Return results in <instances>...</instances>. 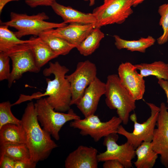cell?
<instances>
[{
  "label": "cell",
  "mask_w": 168,
  "mask_h": 168,
  "mask_svg": "<svg viewBox=\"0 0 168 168\" xmlns=\"http://www.w3.org/2000/svg\"><path fill=\"white\" fill-rule=\"evenodd\" d=\"M21 120L31 159L36 163L46 159L58 145L51 135L41 128L33 102L27 104Z\"/></svg>",
  "instance_id": "1"
},
{
  "label": "cell",
  "mask_w": 168,
  "mask_h": 168,
  "mask_svg": "<svg viewBox=\"0 0 168 168\" xmlns=\"http://www.w3.org/2000/svg\"><path fill=\"white\" fill-rule=\"evenodd\" d=\"M69 69L61 65L58 62H50L49 67L43 71L46 77L51 74L54 76L53 80L46 78L47 86L45 92L34 96L38 99L41 96H48L47 102L57 111L64 112L70 109L72 93L70 83L66 78V74Z\"/></svg>",
  "instance_id": "2"
},
{
  "label": "cell",
  "mask_w": 168,
  "mask_h": 168,
  "mask_svg": "<svg viewBox=\"0 0 168 168\" xmlns=\"http://www.w3.org/2000/svg\"><path fill=\"white\" fill-rule=\"evenodd\" d=\"M105 95L107 106L110 109L116 110L123 124H127L130 113L136 108V101L122 85L118 75L108 76Z\"/></svg>",
  "instance_id": "3"
},
{
  "label": "cell",
  "mask_w": 168,
  "mask_h": 168,
  "mask_svg": "<svg viewBox=\"0 0 168 168\" xmlns=\"http://www.w3.org/2000/svg\"><path fill=\"white\" fill-rule=\"evenodd\" d=\"M48 19L49 17L44 12L31 16L11 12L10 20L2 22L1 24L6 25L16 29L17 31L14 33L20 39L29 35L38 36L44 31L67 25L63 22L56 23L45 21Z\"/></svg>",
  "instance_id": "4"
},
{
  "label": "cell",
  "mask_w": 168,
  "mask_h": 168,
  "mask_svg": "<svg viewBox=\"0 0 168 168\" xmlns=\"http://www.w3.org/2000/svg\"><path fill=\"white\" fill-rule=\"evenodd\" d=\"M35 105L37 120L43 129L56 140L59 139V132L65 123L81 119L71 109L66 113L55 111L45 98H39Z\"/></svg>",
  "instance_id": "5"
},
{
  "label": "cell",
  "mask_w": 168,
  "mask_h": 168,
  "mask_svg": "<svg viewBox=\"0 0 168 168\" xmlns=\"http://www.w3.org/2000/svg\"><path fill=\"white\" fill-rule=\"evenodd\" d=\"M133 0H104L92 13L96 18L95 27L123 23L133 12Z\"/></svg>",
  "instance_id": "6"
},
{
  "label": "cell",
  "mask_w": 168,
  "mask_h": 168,
  "mask_svg": "<svg viewBox=\"0 0 168 168\" xmlns=\"http://www.w3.org/2000/svg\"><path fill=\"white\" fill-rule=\"evenodd\" d=\"M151 110V115L147 120L142 123L137 121L136 115L133 113L130 116V119L134 123V129L132 132L127 131L120 125L117 133L124 136L127 142L136 149L143 142H152L160 111V108L154 104L146 102Z\"/></svg>",
  "instance_id": "7"
},
{
  "label": "cell",
  "mask_w": 168,
  "mask_h": 168,
  "mask_svg": "<svg viewBox=\"0 0 168 168\" xmlns=\"http://www.w3.org/2000/svg\"><path fill=\"white\" fill-rule=\"evenodd\" d=\"M122 123L121 120L118 117L114 116L107 121L102 122L97 115L93 114L82 119L72 121L70 126L79 129L81 135L89 136L97 142L102 138L117 133Z\"/></svg>",
  "instance_id": "8"
},
{
  "label": "cell",
  "mask_w": 168,
  "mask_h": 168,
  "mask_svg": "<svg viewBox=\"0 0 168 168\" xmlns=\"http://www.w3.org/2000/svg\"><path fill=\"white\" fill-rule=\"evenodd\" d=\"M97 73L95 64L86 60L78 62L75 71L70 74L66 75L70 85L71 105H77L86 88L97 77Z\"/></svg>",
  "instance_id": "9"
},
{
  "label": "cell",
  "mask_w": 168,
  "mask_h": 168,
  "mask_svg": "<svg viewBox=\"0 0 168 168\" xmlns=\"http://www.w3.org/2000/svg\"><path fill=\"white\" fill-rule=\"evenodd\" d=\"M118 134L117 133H114L104 138L103 144L106 147V150L98 154V161L116 160L119 161L124 168L133 167L132 160L136 155L135 149L127 141L122 145L118 144Z\"/></svg>",
  "instance_id": "10"
},
{
  "label": "cell",
  "mask_w": 168,
  "mask_h": 168,
  "mask_svg": "<svg viewBox=\"0 0 168 168\" xmlns=\"http://www.w3.org/2000/svg\"><path fill=\"white\" fill-rule=\"evenodd\" d=\"M160 111L152 142L153 150L160 155V161L168 168V110L164 102L160 107Z\"/></svg>",
  "instance_id": "11"
},
{
  "label": "cell",
  "mask_w": 168,
  "mask_h": 168,
  "mask_svg": "<svg viewBox=\"0 0 168 168\" xmlns=\"http://www.w3.org/2000/svg\"><path fill=\"white\" fill-rule=\"evenodd\" d=\"M135 65L129 62L119 66L118 75L123 86L135 100L142 99L145 91V81L137 71Z\"/></svg>",
  "instance_id": "12"
},
{
  "label": "cell",
  "mask_w": 168,
  "mask_h": 168,
  "mask_svg": "<svg viewBox=\"0 0 168 168\" xmlns=\"http://www.w3.org/2000/svg\"><path fill=\"white\" fill-rule=\"evenodd\" d=\"M105 91V83L97 77L86 88L76 105L85 117L95 114L100 98Z\"/></svg>",
  "instance_id": "13"
},
{
  "label": "cell",
  "mask_w": 168,
  "mask_h": 168,
  "mask_svg": "<svg viewBox=\"0 0 168 168\" xmlns=\"http://www.w3.org/2000/svg\"><path fill=\"white\" fill-rule=\"evenodd\" d=\"M12 60V68L8 80L9 87L26 72H39L40 69L36 65L32 53L30 49L19 52L9 56Z\"/></svg>",
  "instance_id": "14"
},
{
  "label": "cell",
  "mask_w": 168,
  "mask_h": 168,
  "mask_svg": "<svg viewBox=\"0 0 168 168\" xmlns=\"http://www.w3.org/2000/svg\"><path fill=\"white\" fill-rule=\"evenodd\" d=\"M97 152L93 147L79 146L67 156L64 166L66 168H97Z\"/></svg>",
  "instance_id": "15"
},
{
  "label": "cell",
  "mask_w": 168,
  "mask_h": 168,
  "mask_svg": "<svg viewBox=\"0 0 168 168\" xmlns=\"http://www.w3.org/2000/svg\"><path fill=\"white\" fill-rule=\"evenodd\" d=\"M95 28L94 24H83L76 23L51 29L44 32L61 38L76 47Z\"/></svg>",
  "instance_id": "16"
},
{
  "label": "cell",
  "mask_w": 168,
  "mask_h": 168,
  "mask_svg": "<svg viewBox=\"0 0 168 168\" xmlns=\"http://www.w3.org/2000/svg\"><path fill=\"white\" fill-rule=\"evenodd\" d=\"M6 25L0 26V52L10 56L17 52L30 48V44L34 40V37L22 40L18 38L8 29Z\"/></svg>",
  "instance_id": "17"
},
{
  "label": "cell",
  "mask_w": 168,
  "mask_h": 168,
  "mask_svg": "<svg viewBox=\"0 0 168 168\" xmlns=\"http://www.w3.org/2000/svg\"><path fill=\"white\" fill-rule=\"evenodd\" d=\"M54 11L62 17L66 24H95L96 18L92 13H85L71 7L60 4L56 1L51 6Z\"/></svg>",
  "instance_id": "18"
},
{
  "label": "cell",
  "mask_w": 168,
  "mask_h": 168,
  "mask_svg": "<svg viewBox=\"0 0 168 168\" xmlns=\"http://www.w3.org/2000/svg\"><path fill=\"white\" fill-rule=\"evenodd\" d=\"M36 66L39 68L58 55L54 53L39 37L35 38L30 46Z\"/></svg>",
  "instance_id": "19"
},
{
  "label": "cell",
  "mask_w": 168,
  "mask_h": 168,
  "mask_svg": "<svg viewBox=\"0 0 168 168\" xmlns=\"http://www.w3.org/2000/svg\"><path fill=\"white\" fill-rule=\"evenodd\" d=\"M137 160L134 162L137 168H152L158 158L153 149L152 142H143L135 149Z\"/></svg>",
  "instance_id": "20"
},
{
  "label": "cell",
  "mask_w": 168,
  "mask_h": 168,
  "mask_svg": "<svg viewBox=\"0 0 168 168\" xmlns=\"http://www.w3.org/2000/svg\"><path fill=\"white\" fill-rule=\"evenodd\" d=\"M26 144V137L22 125L8 124L0 128V145Z\"/></svg>",
  "instance_id": "21"
},
{
  "label": "cell",
  "mask_w": 168,
  "mask_h": 168,
  "mask_svg": "<svg viewBox=\"0 0 168 168\" xmlns=\"http://www.w3.org/2000/svg\"><path fill=\"white\" fill-rule=\"evenodd\" d=\"M113 36L115 45L118 49H125L132 52L138 51L142 53L145 52L146 49L154 45L156 41L155 39L151 36L133 40H124L116 35Z\"/></svg>",
  "instance_id": "22"
},
{
  "label": "cell",
  "mask_w": 168,
  "mask_h": 168,
  "mask_svg": "<svg viewBox=\"0 0 168 168\" xmlns=\"http://www.w3.org/2000/svg\"><path fill=\"white\" fill-rule=\"evenodd\" d=\"M104 37V34L100 28L95 27L76 48L81 55L85 56L90 55L99 47Z\"/></svg>",
  "instance_id": "23"
},
{
  "label": "cell",
  "mask_w": 168,
  "mask_h": 168,
  "mask_svg": "<svg viewBox=\"0 0 168 168\" xmlns=\"http://www.w3.org/2000/svg\"><path fill=\"white\" fill-rule=\"evenodd\" d=\"M135 66L143 77L152 75L158 80L162 79L168 81V64L163 61H155L151 63H141Z\"/></svg>",
  "instance_id": "24"
},
{
  "label": "cell",
  "mask_w": 168,
  "mask_h": 168,
  "mask_svg": "<svg viewBox=\"0 0 168 168\" xmlns=\"http://www.w3.org/2000/svg\"><path fill=\"white\" fill-rule=\"evenodd\" d=\"M38 36L58 56L66 55L69 54L72 49L76 48V46L65 40L47 33L44 31L41 33Z\"/></svg>",
  "instance_id": "25"
},
{
  "label": "cell",
  "mask_w": 168,
  "mask_h": 168,
  "mask_svg": "<svg viewBox=\"0 0 168 168\" xmlns=\"http://www.w3.org/2000/svg\"><path fill=\"white\" fill-rule=\"evenodd\" d=\"M0 156L5 155L15 161L31 159L29 149L26 144L8 143L0 145Z\"/></svg>",
  "instance_id": "26"
},
{
  "label": "cell",
  "mask_w": 168,
  "mask_h": 168,
  "mask_svg": "<svg viewBox=\"0 0 168 168\" xmlns=\"http://www.w3.org/2000/svg\"><path fill=\"white\" fill-rule=\"evenodd\" d=\"M12 105L8 101L0 104V128L8 124L21 125V120L16 117L12 113L11 108Z\"/></svg>",
  "instance_id": "27"
},
{
  "label": "cell",
  "mask_w": 168,
  "mask_h": 168,
  "mask_svg": "<svg viewBox=\"0 0 168 168\" xmlns=\"http://www.w3.org/2000/svg\"><path fill=\"white\" fill-rule=\"evenodd\" d=\"M158 12L161 16L159 24L162 27L163 32L157 39V41L159 44L162 45L168 40V2L159 7Z\"/></svg>",
  "instance_id": "28"
},
{
  "label": "cell",
  "mask_w": 168,
  "mask_h": 168,
  "mask_svg": "<svg viewBox=\"0 0 168 168\" xmlns=\"http://www.w3.org/2000/svg\"><path fill=\"white\" fill-rule=\"evenodd\" d=\"M10 58L5 53L0 52V81L8 80L11 72L10 69Z\"/></svg>",
  "instance_id": "29"
},
{
  "label": "cell",
  "mask_w": 168,
  "mask_h": 168,
  "mask_svg": "<svg viewBox=\"0 0 168 168\" xmlns=\"http://www.w3.org/2000/svg\"><path fill=\"white\" fill-rule=\"evenodd\" d=\"M57 0H25L26 3L31 7L39 6H51Z\"/></svg>",
  "instance_id": "30"
},
{
  "label": "cell",
  "mask_w": 168,
  "mask_h": 168,
  "mask_svg": "<svg viewBox=\"0 0 168 168\" xmlns=\"http://www.w3.org/2000/svg\"><path fill=\"white\" fill-rule=\"evenodd\" d=\"M16 161L5 155L0 156V168H14Z\"/></svg>",
  "instance_id": "31"
},
{
  "label": "cell",
  "mask_w": 168,
  "mask_h": 168,
  "mask_svg": "<svg viewBox=\"0 0 168 168\" xmlns=\"http://www.w3.org/2000/svg\"><path fill=\"white\" fill-rule=\"evenodd\" d=\"M36 163L31 159L16 161L14 168H34Z\"/></svg>",
  "instance_id": "32"
},
{
  "label": "cell",
  "mask_w": 168,
  "mask_h": 168,
  "mask_svg": "<svg viewBox=\"0 0 168 168\" xmlns=\"http://www.w3.org/2000/svg\"><path fill=\"white\" fill-rule=\"evenodd\" d=\"M103 168H124L123 165L116 160H109L104 161Z\"/></svg>",
  "instance_id": "33"
},
{
  "label": "cell",
  "mask_w": 168,
  "mask_h": 168,
  "mask_svg": "<svg viewBox=\"0 0 168 168\" xmlns=\"http://www.w3.org/2000/svg\"><path fill=\"white\" fill-rule=\"evenodd\" d=\"M158 83L165 92L168 104V81L162 79H159L158 80Z\"/></svg>",
  "instance_id": "34"
},
{
  "label": "cell",
  "mask_w": 168,
  "mask_h": 168,
  "mask_svg": "<svg viewBox=\"0 0 168 168\" xmlns=\"http://www.w3.org/2000/svg\"><path fill=\"white\" fill-rule=\"evenodd\" d=\"M20 0H0V13L1 14L2 9L5 5L11 1H19Z\"/></svg>",
  "instance_id": "35"
},
{
  "label": "cell",
  "mask_w": 168,
  "mask_h": 168,
  "mask_svg": "<svg viewBox=\"0 0 168 168\" xmlns=\"http://www.w3.org/2000/svg\"><path fill=\"white\" fill-rule=\"evenodd\" d=\"M133 0V7H135L139 4L142 3L145 0Z\"/></svg>",
  "instance_id": "36"
},
{
  "label": "cell",
  "mask_w": 168,
  "mask_h": 168,
  "mask_svg": "<svg viewBox=\"0 0 168 168\" xmlns=\"http://www.w3.org/2000/svg\"><path fill=\"white\" fill-rule=\"evenodd\" d=\"M85 1L89 2V5L90 6H92L95 4V0H83Z\"/></svg>",
  "instance_id": "37"
}]
</instances>
